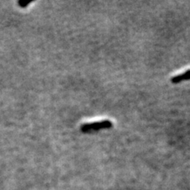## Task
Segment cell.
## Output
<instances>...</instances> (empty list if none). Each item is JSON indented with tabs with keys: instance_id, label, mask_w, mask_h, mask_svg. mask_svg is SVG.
<instances>
[{
	"instance_id": "cell-1",
	"label": "cell",
	"mask_w": 190,
	"mask_h": 190,
	"mask_svg": "<svg viewBox=\"0 0 190 190\" xmlns=\"http://www.w3.org/2000/svg\"><path fill=\"white\" fill-rule=\"evenodd\" d=\"M113 122L109 120H104L97 122L86 123L80 127V131L82 133H91L103 129H109L113 127Z\"/></svg>"
},
{
	"instance_id": "cell-2",
	"label": "cell",
	"mask_w": 190,
	"mask_h": 190,
	"mask_svg": "<svg viewBox=\"0 0 190 190\" xmlns=\"http://www.w3.org/2000/svg\"><path fill=\"white\" fill-rule=\"evenodd\" d=\"M187 80H190V70H188L186 72L180 74V75H175L171 79V82L174 84L180 83L183 81H187Z\"/></svg>"
}]
</instances>
